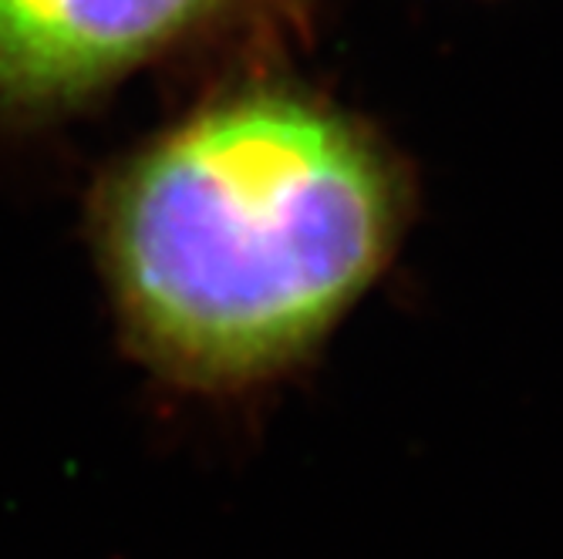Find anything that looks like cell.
I'll list each match as a JSON object with an SVG mask.
<instances>
[{
	"label": "cell",
	"instance_id": "obj_1",
	"mask_svg": "<svg viewBox=\"0 0 563 559\" xmlns=\"http://www.w3.org/2000/svg\"><path fill=\"white\" fill-rule=\"evenodd\" d=\"M95 223L139 358L189 388H243L311 354L378 280L405 186L365 125L264 85L142 145Z\"/></svg>",
	"mask_w": 563,
	"mask_h": 559
},
{
	"label": "cell",
	"instance_id": "obj_2",
	"mask_svg": "<svg viewBox=\"0 0 563 559\" xmlns=\"http://www.w3.org/2000/svg\"><path fill=\"white\" fill-rule=\"evenodd\" d=\"M300 0H0V125L58 119L135 68Z\"/></svg>",
	"mask_w": 563,
	"mask_h": 559
}]
</instances>
